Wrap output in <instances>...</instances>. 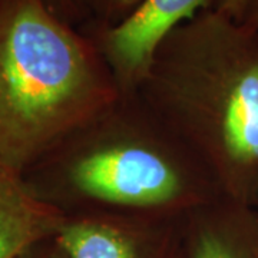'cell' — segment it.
I'll return each instance as SVG.
<instances>
[{"instance_id": "6da1fadb", "label": "cell", "mask_w": 258, "mask_h": 258, "mask_svg": "<svg viewBox=\"0 0 258 258\" xmlns=\"http://www.w3.org/2000/svg\"><path fill=\"white\" fill-rule=\"evenodd\" d=\"M137 93L224 198L258 208V30L201 10L161 40Z\"/></svg>"}, {"instance_id": "7a4b0ae2", "label": "cell", "mask_w": 258, "mask_h": 258, "mask_svg": "<svg viewBox=\"0 0 258 258\" xmlns=\"http://www.w3.org/2000/svg\"><path fill=\"white\" fill-rule=\"evenodd\" d=\"M64 217L185 215L222 197L191 152L138 93L119 96L23 174Z\"/></svg>"}, {"instance_id": "3957f363", "label": "cell", "mask_w": 258, "mask_h": 258, "mask_svg": "<svg viewBox=\"0 0 258 258\" xmlns=\"http://www.w3.org/2000/svg\"><path fill=\"white\" fill-rule=\"evenodd\" d=\"M118 96L92 40L46 0L0 3V168L23 176Z\"/></svg>"}, {"instance_id": "277c9868", "label": "cell", "mask_w": 258, "mask_h": 258, "mask_svg": "<svg viewBox=\"0 0 258 258\" xmlns=\"http://www.w3.org/2000/svg\"><path fill=\"white\" fill-rule=\"evenodd\" d=\"M185 215H74L57 238L69 258H184Z\"/></svg>"}, {"instance_id": "5b68a950", "label": "cell", "mask_w": 258, "mask_h": 258, "mask_svg": "<svg viewBox=\"0 0 258 258\" xmlns=\"http://www.w3.org/2000/svg\"><path fill=\"white\" fill-rule=\"evenodd\" d=\"M214 0H144L118 25L86 23L83 33L109 66L119 93L137 92L157 46L176 26L212 6Z\"/></svg>"}, {"instance_id": "8992f818", "label": "cell", "mask_w": 258, "mask_h": 258, "mask_svg": "<svg viewBox=\"0 0 258 258\" xmlns=\"http://www.w3.org/2000/svg\"><path fill=\"white\" fill-rule=\"evenodd\" d=\"M184 258H258V208L220 197L185 215Z\"/></svg>"}, {"instance_id": "52a82bcc", "label": "cell", "mask_w": 258, "mask_h": 258, "mask_svg": "<svg viewBox=\"0 0 258 258\" xmlns=\"http://www.w3.org/2000/svg\"><path fill=\"white\" fill-rule=\"evenodd\" d=\"M64 220L30 191L23 176L0 168V258H19L33 244L56 237Z\"/></svg>"}, {"instance_id": "ba28073f", "label": "cell", "mask_w": 258, "mask_h": 258, "mask_svg": "<svg viewBox=\"0 0 258 258\" xmlns=\"http://www.w3.org/2000/svg\"><path fill=\"white\" fill-rule=\"evenodd\" d=\"M144 0H82L92 23L113 26L131 16Z\"/></svg>"}, {"instance_id": "9c48e42d", "label": "cell", "mask_w": 258, "mask_h": 258, "mask_svg": "<svg viewBox=\"0 0 258 258\" xmlns=\"http://www.w3.org/2000/svg\"><path fill=\"white\" fill-rule=\"evenodd\" d=\"M46 3L55 15L72 26L88 16L82 0H46Z\"/></svg>"}, {"instance_id": "30bf717a", "label": "cell", "mask_w": 258, "mask_h": 258, "mask_svg": "<svg viewBox=\"0 0 258 258\" xmlns=\"http://www.w3.org/2000/svg\"><path fill=\"white\" fill-rule=\"evenodd\" d=\"M19 258H69L57 235L33 244Z\"/></svg>"}, {"instance_id": "8fae6325", "label": "cell", "mask_w": 258, "mask_h": 258, "mask_svg": "<svg viewBox=\"0 0 258 258\" xmlns=\"http://www.w3.org/2000/svg\"><path fill=\"white\" fill-rule=\"evenodd\" d=\"M235 20L258 30V0H247Z\"/></svg>"}, {"instance_id": "7c38bea8", "label": "cell", "mask_w": 258, "mask_h": 258, "mask_svg": "<svg viewBox=\"0 0 258 258\" xmlns=\"http://www.w3.org/2000/svg\"><path fill=\"white\" fill-rule=\"evenodd\" d=\"M247 0H214L212 2V9L218 10L221 13H225L231 18L237 19L240 15L242 6L245 5Z\"/></svg>"}, {"instance_id": "4fadbf2b", "label": "cell", "mask_w": 258, "mask_h": 258, "mask_svg": "<svg viewBox=\"0 0 258 258\" xmlns=\"http://www.w3.org/2000/svg\"><path fill=\"white\" fill-rule=\"evenodd\" d=\"M2 2H3V0H0V3H2Z\"/></svg>"}]
</instances>
